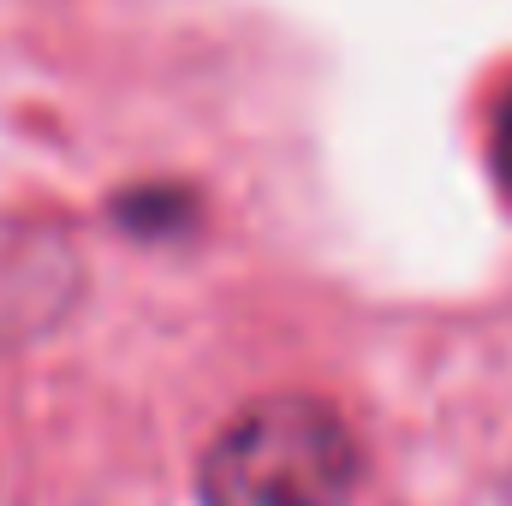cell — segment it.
<instances>
[{"label": "cell", "mask_w": 512, "mask_h": 506, "mask_svg": "<svg viewBox=\"0 0 512 506\" xmlns=\"http://www.w3.org/2000/svg\"><path fill=\"white\" fill-rule=\"evenodd\" d=\"M507 506H512V483H507Z\"/></svg>", "instance_id": "277c9868"}, {"label": "cell", "mask_w": 512, "mask_h": 506, "mask_svg": "<svg viewBox=\"0 0 512 506\" xmlns=\"http://www.w3.org/2000/svg\"><path fill=\"white\" fill-rule=\"evenodd\" d=\"M364 453L352 423L310 393L245 405L203 453V506H346Z\"/></svg>", "instance_id": "6da1fadb"}, {"label": "cell", "mask_w": 512, "mask_h": 506, "mask_svg": "<svg viewBox=\"0 0 512 506\" xmlns=\"http://www.w3.org/2000/svg\"><path fill=\"white\" fill-rule=\"evenodd\" d=\"M78 292V251L54 227H0V328H42Z\"/></svg>", "instance_id": "7a4b0ae2"}, {"label": "cell", "mask_w": 512, "mask_h": 506, "mask_svg": "<svg viewBox=\"0 0 512 506\" xmlns=\"http://www.w3.org/2000/svg\"><path fill=\"white\" fill-rule=\"evenodd\" d=\"M489 167H495V179L507 185V197H512V90L495 102V126H489Z\"/></svg>", "instance_id": "3957f363"}]
</instances>
